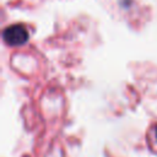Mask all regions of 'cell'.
Returning a JSON list of instances; mask_svg holds the SVG:
<instances>
[{"label":"cell","instance_id":"cell-1","mask_svg":"<svg viewBox=\"0 0 157 157\" xmlns=\"http://www.w3.org/2000/svg\"><path fill=\"white\" fill-rule=\"evenodd\" d=\"M4 40L9 45H21L25 44L28 39V32L22 25H12L9 26L2 33Z\"/></svg>","mask_w":157,"mask_h":157},{"label":"cell","instance_id":"cell-2","mask_svg":"<svg viewBox=\"0 0 157 157\" xmlns=\"http://www.w3.org/2000/svg\"><path fill=\"white\" fill-rule=\"evenodd\" d=\"M156 139H157V128H156Z\"/></svg>","mask_w":157,"mask_h":157}]
</instances>
